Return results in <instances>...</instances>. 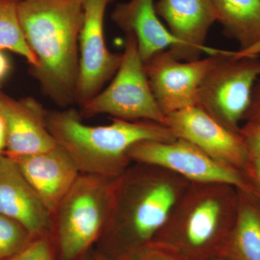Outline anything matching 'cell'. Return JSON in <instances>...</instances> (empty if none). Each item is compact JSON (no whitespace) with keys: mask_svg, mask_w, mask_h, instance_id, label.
<instances>
[{"mask_svg":"<svg viewBox=\"0 0 260 260\" xmlns=\"http://www.w3.org/2000/svg\"><path fill=\"white\" fill-rule=\"evenodd\" d=\"M0 212L22 224L34 237L51 229V215L14 159L0 157Z\"/></svg>","mask_w":260,"mask_h":260,"instance_id":"obj_15","label":"cell"},{"mask_svg":"<svg viewBox=\"0 0 260 260\" xmlns=\"http://www.w3.org/2000/svg\"><path fill=\"white\" fill-rule=\"evenodd\" d=\"M116 179L80 174L61 200L51 217L61 260L79 257L102 235Z\"/></svg>","mask_w":260,"mask_h":260,"instance_id":"obj_5","label":"cell"},{"mask_svg":"<svg viewBox=\"0 0 260 260\" xmlns=\"http://www.w3.org/2000/svg\"><path fill=\"white\" fill-rule=\"evenodd\" d=\"M225 51L207 72L200 84L197 107L234 133L250 106L253 90L260 78L259 56H234Z\"/></svg>","mask_w":260,"mask_h":260,"instance_id":"obj_6","label":"cell"},{"mask_svg":"<svg viewBox=\"0 0 260 260\" xmlns=\"http://www.w3.org/2000/svg\"><path fill=\"white\" fill-rule=\"evenodd\" d=\"M0 104L6 125L5 155L16 158L57 146L47 127V110L37 99H15L0 91Z\"/></svg>","mask_w":260,"mask_h":260,"instance_id":"obj_13","label":"cell"},{"mask_svg":"<svg viewBox=\"0 0 260 260\" xmlns=\"http://www.w3.org/2000/svg\"><path fill=\"white\" fill-rule=\"evenodd\" d=\"M11 66L8 57L5 56L3 50H0V85L5 79L7 75L9 74Z\"/></svg>","mask_w":260,"mask_h":260,"instance_id":"obj_26","label":"cell"},{"mask_svg":"<svg viewBox=\"0 0 260 260\" xmlns=\"http://www.w3.org/2000/svg\"><path fill=\"white\" fill-rule=\"evenodd\" d=\"M34 238L22 224L0 212V260L9 259Z\"/></svg>","mask_w":260,"mask_h":260,"instance_id":"obj_20","label":"cell"},{"mask_svg":"<svg viewBox=\"0 0 260 260\" xmlns=\"http://www.w3.org/2000/svg\"><path fill=\"white\" fill-rule=\"evenodd\" d=\"M47 234L34 237L23 249L8 260H54Z\"/></svg>","mask_w":260,"mask_h":260,"instance_id":"obj_21","label":"cell"},{"mask_svg":"<svg viewBox=\"0 0 260 260\" xmlns=\"http://www.w3.org/2000/svg\"><path fill=\"white\" fill-rule=\"evenodd\" d=\"M128 156L133 162L156 166L192 183H220L254 193L245 174L215 160L186 140H145L131 147Z\"/></svg>","mask_w":260,"mask_h":260,"instance_id":"obj_8","label":"cell"},{"mask_svg":"<svg viewBox=\"0 0 260 260\" xmlns=\"http://www.w3.org/2000/svg\"><path fill=\"white\" fill-rule=\"evenodd\" d=\"M13 159L52 217L81 174L73 159L58 145L48 151Z\"/></svg>","mask_w":260,"mask_h":260,"instance_id":"obj_14","label":"cell"},{"mask_svg":"<svg viewBox=\"0 0 260 260\" xmlns=\"http://www.w3.org/2000/svg\"><path fill=\"white\" fill-rule=\"evenodd\" d=\"M217 56L184 61L175 59L169 50H164L145 61L150 88L165 116L196 106L200 84Z\"/></svg>","mask_w":260,"mask_h":260,"instance_id":"obj_10","label":"cell"},{"mask_svg":"<svg viewBox=\"0 0 260 260\" xmlns=\"http://www.w3.org/2000/svg\"><path fill=\"white\" fill-rule=\"evenodd\" d=\"M191 182L156 166L132 162L116 179L112 209L102 234L152 242Z\"/></svg>","mask_w":260,"mask_h":260,"instance_id":"obj_3","label":"cell"},{"mask_svg":"<svg viewBox=\"0 0 260 260\" xmlns=\"http://www.w3.org/2000/svg\"><path fill=\"white\" fill-rule=\"evenodd\" d=\"M229 244L242 260H260V198L239 189L235 223Z\"/></svg>","mask_w":260,"mask_h":260,"instance_id":"obj_18","label":"cell"},{"mask_svg":"<svg viewBox=\"0 0 260 260\" xmlns=\"http://www.w3.org/2000/svg\"><path fill=\"white\" fill-rule=\"evenodd\" d=\"M240 134L250 159L260 158V116L246 121L241 126Z\"/></svg>","mask_w":260,"mask_h":260,"instance_id":"obj_22","label":"cell"},{"mask_svg":"<svg viewBox=\"0 0 260 260\" xmlns=\"http://www.w3.org/2000/svg\"><path fill=\"white\" fill-rule=\"evenodd\" d=\"M114 0H83V21L79 39V76L75 103L80 107L102 91L115 75L122 54L109 51L104 37V18Z\"/></svg>","mask_w":260,"mask_h":260,"instance_id":"obj_9","label":"cell"},{"mask_svg":"<svg viewBox=\"0 0 260 260\" xmlns=\"http://www.w3.org/2000/svg\"><path fill=\"white\" fill-rule=\"evenodd\" d=\"M239 189L220 183H192L153 240L200 254L223 238L229 240L237 217ZM168 244V243H167Z\"/></svg>","mask_w":260,"mask_h":260,"instance_id":"obj_4","label":"cell"},{"mask_svg":"<svg viewBox=\"0 0 260 260\" xmlns=\"http://www.w3.org/2000/svg\"><path fill=\"white\" fill-rule=\"evenodd\" d=\"M234 56L237 57L242 56H260V42L254 47L244 51H234Z\"/></svg>","mask_w":260,"mask_h":260,"instance_id":"obj_27","label":"cell"},{"mask_svg":"<svg viewBox=\"0 0 260 260\" xmlns=\"http://www.w3.org/2000/svg\"><path fill=\"white\" fill-rule=\"evenodd\" d=\"M20 0H0V50H9L23 56L30 68L37 67L35 55L25 42L18 14Z\"/></svg>","mask_w":260,"mask_h":260,"instance_id":"obj_19","label":"cell"},{"mask_svg":"<svg viewBox=\"0 0 260 260\" xmlns=\"http://www.w3.org/2000/svg\"><path fill=\"white\" fill-rule=\"evenodd\" d=\"M112 20L126 34L136 38L142 60L145 62L157 53L174 50L180 43L161 23L154 0H129L116 5Z\"/></svg>","mask_w":260,"mask_h":260,"instance_id":"obj_16","label":"cell"},{"mask_svg":"<svg viewBox=\"0 0 260 260\" xmlns=\"http://www.w3.org/2000/svg\"><path fill=\"white\" fill-rule=\"evenodd\" d=\"M260 116V78L257 80L253 90L250 106L244 118V120Z\"/></svg>","mask_w":260,"mask_h":260,"instance_id":"obj_24","label":"cell"},{"mask_svg":"<svg viewBox=\"0 0 260 260\" xmlns=\"http://www.w3.org/2000/svg\"><path fill=\"white\" fill-rule=\"evenodd\" d=\"M224 34L248 50L260 42V0H213Z\"/></svg>","mask_w":260,"mask_h":260,"instance_id":"obj_17","label":"cell"},{"mask_svg":"<svg viewBox=\"0 0 260 260\" xmlns=\"http://www.w3.org/2000/svg\"><path fill=\"white\" fill-rule=\"evenodd\" d=\"M155 8L180 43L177 49H168L175 59L195 61L203 53L213 56L226 51L205 46L208 32L216 22L213 0H158Z\"/></svg>","mask_w":260,"mask_h":260,"instance_id":"obj_12","label":"cell"},{"mask_svg":"<svg viewBox=\"0 0 260 260\" xmlns=\"http://www.w3.org/2000/svg\"><path fill=\"white\" fill-rule=\"evenodd\" d=\"M215 260H224L223 259H215Z\"/></svg>","mask_w":260,"mask_h":260,"instance_id":"obj_29","label":"cell"},{"mask_svg":"<svg viewBox=\"0 0 260 260\" xmlns=\"http://www.w3.org/2000/svg\"><path fill=\"white\" fill-rule=\"evenodd\" d=\"M244 174L260 197V158L249 160Z\"/></svg>","mask_w":260,"mask_h":260,"instance_id":"obj_23","label":"cell"},{"mask_svg":"<svg viewBox=\"0 0 260 260\" xmlns=\"http://www.w3.org/2000/svg\"><path fill=\"white\" fill-rule=\"evenodd\" d=\"M120 66L107 88L80 107L82 117L108 114L126 121L148 120L166 125L145 73L136 38L126 34Z\"/></svg>","mask_w":260,"mask_h":260,"instance_id":"obj_7","label":"cell"},{"mask_svg":"<svg viewBox=\"0 0 260 260\" xmlns=\"http://www.w3.org/2000/svg\"><path fill=\"white\" fill-rule=\"evenodd\" d=\"M153 255L149 256L146 259L143 260H176L175 259H172L170 258L164 257L162 256L161 253H153Z\"/></svg>","mask_w":260,"mask_h":260,"instance_id":"obj_28","label":"cell"},{"mask_svg":"<svg viewBox=\"0 0 260 260\" xmlns=\"http://www.w3.org/2000/svg\"><path fill=\"white\" fill-rule=\"evenodd\" d=\"M19 21L37 67L30 75L59 107L75 103L83 0H20Z\"/></svg>","mask_w":260,"mask_h":260,"instance_id":"obj_1","label":"cell"},{"mask_svg":"<svg viewBox=\"0 0 260 260\" xmlns=\"http://www.w3.org/2000/svg\"><path fill=\"white\" fill-rule=\"evenodd\" d=\"M166 125L176 138L189 142L221 164L245 173L249 153L240 133L227 129L194 106L166 115Z\"/></svg>","mask_w":260,"mask_h":260,"instance_id":"obj_11","label":"cell"},{"mask_svg":"<svg viewBox=\"0 0 260 260\" xmlns=\"http://www.w3.org/2000/svg\"><path fill=\"white\" fill-rule=\"evenodd\" d=\"M47 124L58 145L64 149L81 174L116 179L132 164L128 151L145 140L177 139L167 125L148 120L114 119L111 124H84L76 109L47 110Z\"/></svg>","mask_w":260,"mask_h":260,"instance_id":"obj_2","label":"cell"},{"mask_svg":"<svg viewBox=\"0 0 260 260\" xmlns=\"http://www.w3.org/2000/svg\"><path fill=\"white\" fill-rule=\"evenodd\" d=\"M6 141V125H5L4 117L3 116V112H2L1 104H0V157L5 155Z\"/></svg>","mask_w":260,"mask_h":260,"instance_id":"obj_25","label":"cell"}]
</instances>
